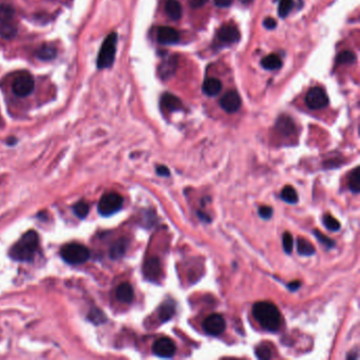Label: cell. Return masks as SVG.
Listing matches in <instances>:
<instances>
[{"label":"cell","mask_w":360,"mask_h":360,"mask_svg":"<svg viewBox=\"0 0 360 360\" xmlns=\"http://www.w3.org/2000/svg\"><path fill=\"white\" fill-rule=\"evenodd\" d=\"M322 221H323L324 226L331 231H337V230L340 229V226H341L340 222L336 218H334L333 216L329 215V213H328V215L323 216Z\"/></svg>","instance_id":"30"},{"label":"cell","mask_w":360,"mask_h":360,"mask_svg":"<svg viewBox=\"0 0 360 360\" xmlns=\"http://www.w3.org/2000/svg\"><path fill=\"white\" fill-rule=\"evenodd\" d=\"M144 275L146 279L152 282H158L160 277L162 276V267L159 258H153L148 259L144 264Z\"/></svg>","instance_id":"11"},{"label":"cell","mask_w":360,"mask_h":360,"mask_svg":"<svg viewBox=\"0 0 360 360\" xmlns=\"http://www.w3.org/2000/svg\"><path fill=\"white\" fill-rule=\"evenodd\" d=\"M203 330L211 336H219L225 331L226 323L223 317L219 314H211L203 321Z\"/></svg>","instance_id":"8"},{"label":"cell","mask_w":360,"mask_h":360,"mask_svg":"<svg viewBox=\"0 0 360 360\" xmlns=\"http://www.w3.org/2000/svg\"><path fill=\"white\" fill-rule=\"evenodd\" d=\"M178 59L176 56H171L161 64L159 67V74L163 80H169L177 71Z\"/></svg>","instance_id":"14"},{"label":"cell","mask_w":360,"mask_h":360,"mask_svg":"<svg viewBox=\"0 0 360 360\" xmlns=\"http://www.w3.org/2000/svg\"><path fill=\"white\" fill-rule=\"evenodd\" d=\"M253 316L261 327L269 332H277L281 327V313L271 302L259 301L253 306Z\"/></svg>","instance_id":"1"},{"label":"cell","mask_w":360,"mask_h":360,"mask_svg":"<svg viewBox=\"0 0 360 360\" xmlns=\"http://www.w3.org/2000/svg\"><path fill=\"white\" fill-rule=\"evenodd\" d=\"M222 91V83L215 77L207 79L203 84V92L208 96H216Z\"/></svg>","instance_id":"19"},{"label":"cell","mask_w":360,"mask_h":360,"mask_svg":"<svg viewBox=\"0 0 360 360\" xmlns=\"http://www.w3.org/2000/svg\"><path fill=\"white\" fill-rule=\"evenodd\" d=\"M218 38L224 44H235L240 39V32L235 25H223L218 31Z\"/></svg>","instance_id":"13"},{"label":"cell","mask_w":360,"mask_h":360,"mask_svg":"<svg viewBox=\"0 0 360 360\" xmlns=\"http://www.w3.org/2000/svg\"><path fill=\"white\" fill-rule=\"evenodd\" d=\"M272 212H273L272 208L270 206H262L259 208V215L264 220L270 219L272 216Z\"/></svg>","instance_id":"37"},{"label":"cell","mask_w":360,"mask_h":360,"mask_svg":"<svg viewBox=\"0 0 360 360\" xmlns=\"http://www.w3.org/2000/svg\"><path fill=\"white\" fill-rule=\"evenodd\" d=\"M128 245H129V241H128L127 239L122 238V239L117 240V241L112 245V247H111V250H110L111 258H112L113 260H117L119 258H122V257L126 254Z\"/></svg>","instance_id":"20"},{"label":"cell","mask_w":360,"mask_h":360,"mask_svg":"<svg viewBox=\"0 0 360 360\" xmlns=\"http://www.w3.org/2000/svg\"><path fill=\"white\" fill-rule=\"evenodd\" d=\"M62 258L69 264H83L90 258V251L87 247L79 244L71 243L65 245L61 251Z\"/></svg>","instance_id":"4"},{"label":"cell","mask_w":360,"mask_h":360,"mask_svg":"<svg viewBox=\"0 0 360 360\" xmlns=\"http://www.w3.org/2000/svg\"><path fill=\"white\" fill-rule=\"evenodd\" d=\"M105 318H106L105 315L102 314L100 311H98V310H93V311L91 312V314L89 315V319H90L92 322L95 323V324H99V323H101V322H104V321L106 320Z\"/></svg>","instance_id":"36"},{"label":"cell","mask_w":360,"mask_h":360,"mask_svg":"<svg viewBox=\"0 0 360 360\" xmlns=\"http://www.w3.org/2000/svg\"><path fill=\"white\" fill-rule=\"evenodd\" d=\"M115 296L119 302L131 303L134 299V291L132 286L128 282H124V283L117 286Z\"/></svg>","instance_id":"15"},{"label":"cell","mask_w":360,"mask_h":360,"mask_svg":"<svg viewBox=\"0 0 360 360\" xmlns=\"http://www.w3.org/2000/svg\"><path fill=\"white\" fill-rule=\"evenodd\" d=\"M282 245H283V250L286 254H290L291 251H293V246H294V240L291 235L286 231V233L283 234V237H282Z\"/></svg>","instance_id":"34"},{"label":"cell","mask_w":360,"mask_h":360,"mask_svg":"<svg viewBox=\"0 0 360 360\" xmlns=\"http://www.w3.org/2000/svg\"><path fill=\"white\" fill-rule=\"evenodd\" d=\"M157 37L162 45H176L180 40V34L176 29L163 25L158 29Z\"/></svg>","instance_id":"12"},{"label":"cell","mask_w":360,"mask_h":360,"mask_svg":"<svg viewBox=\"0 0 360 360\" xmlns=\"http://www.w3.org/2000/svg\"><path fill=\"white\" fill-rule=\"evenodd\" d=\"M241 98L236 91H228L220 99L221 108L227 113H235L241 108Z\"/></svg>","instance_id":"10"},{"label":"cell","mask_w":360,"mask_h":360,"mask_svg":"<svg viewBox=\"0 0 360 360\" xmlns=\"http://www.w3.org/2000/svg\"><path fill=\"white\" fill-rule=\"evenodd\" d=\"M300 286H301V283H300V282L299 281H295V282H290V283L288 284V288L290 289V290H293V291H295V290H297Z\"/></svg>","instance_id":"42"},{"label":"cell","mask_w":360,"mask_h":360,"mask_svg":"<svg viewBox=\"0 0 360 360\" xmlns=\"http://www.w3.org/2000/svg\"><path fill=\"white\" fill-rule=\"evenodd\" d=\"M305 102L310 109L319 110L329 105V97L322 88L313 87L306 93Z\"/></svg>","instance_id":"6"},{"label":"cell","mask_w":360,"mask_h":360,"mask_svg":"<svg viewBox=\"0 0 360 360\" xmlns=\"http://www.w3.org/2000/svg\"><path fill=\"white\" fill-rule=\"evenodd\" d=\"M213 2L219 7H228L233 3V0H213Z\"/></svg>","instance_id":"41"},{"label":"cell","mask_w":360,"mask_h":360,"mask_svg":"<svg viewBox=\"0 0 360 360\" xmlns=\"http://www.w3.org/2000/svg\"><path fill=\"white\" fill-rule=\"evenodd\" d=\"M349 188L350 190L358 193L360 190V174H359V167H356L352 173L350 174L349 177Z\"/></svg>","instance_id":"26"},{"label":"cell","mask_w":360,"mask_h":360,"mask_svg":"<svg viewBox=\"0 0 360 360\" xmlns=\"http://www.w3.org/2000/svg\"><path fill=\"white\" fill-rule=\"evenodd\" d=\"M123 196L116 192H109L101 196L98 203V212L102 217H110L114 215L123 206Z\"/></svg>","instance_id":"5"},{"label":"cell","mask_w":360,"mask_h":360,"mask_svg":"<svg viewBox=\"0 0 360 360\" xmlns=\"http://www.w3.org/2000/svg\"><path fill=\"white\" fill-rule=\"evenodd\" d=\"M294 1L293 0H281L279 3V15L282 18H285V17L293 10Z\"/></svg>","instance_id":"31"},{"label":"cell","mask_w":360,"mask_h":360,"mask_svg":"<svg viewBox=\"0 0 360 360\" xmlns=\"http://www.w3.org/2000/svg\"><path fill=\"white\" fill-rule=\"evenodd\" d=\"M15 14L14 8L7 4L0 5V22H11Z\"/></svg>","instance_id":"28"},{"label":"cell","mask_w":360,"mask_h":360,"mask_svg":"<svg viewBox=\"0 0 360 360\" xmlns=\"http://www.w3.org/2000/svg\"><path fill=\"white\" fill-rule=\"evenodd\" d=\"M17 33V29L11 22H3L0 24V36L5 39L13 38Z\"/></svg>","instance_id":"27"},{"label":"cell","mask_w":360,"mask_h":360,"mask_svg":"<svg viewBox=\"0 0 360 360\" xmlns=\"http://www.w3.org/2000/svg\"><path fill=\"white\" fill-rule=\"evenodd\" d=\"M176 313V306L174 301H165L159 308V317L162 322L171 319Z\"/></svg>","instance_id":"22"},{"label":"cell","mask_w":360,"mask_h":360,"mask_svg":"<svg viewBox=\"0 0 360 360\" xmlns=\"http://www.w3.org/2000/svg\"><path fill=\"white\" fill-rule=\"evenodd\" d=\"M156 171H157L158 176H161V177H169L170 176V171L166 166L160 165V166L157 167Z\"/></svg>","instance_id":"40"},{"label":"cell","mask_w":360,"mask_h":360,"mask_svg":"<svg viewBox=\"0 0 360 360\" xmlns=\"http://www.w3.org/2000/svg\"><path fill=\"white\" fill-rule=\"evenodd\" d=\"M165 13L171 20H179L182 17V6L177 0H167L165 3Z\"/></svg>","instance_id":"18"},{"label":"cell","mask_w":360,"mask_h":360,"mask_svg":"<svg viewBox=\"0 0 360 360\" xmlns=\"http://www.w3.org/2000/svg\"><path fill=\"white\" fill-rule=\"evenodd\" d=\"M281 199L288 204H296L298 202V194L294 187L289 185L285 186L281 191Z\"/></svg>","instance_id":"25"},{"label":"cell","mask_w":360,"mask_h":360,"mask_svg":"<svg viewBox=\"0 0 360 360\" xmlns=\"http://www.w3.org/2000/svg\"><path fill=\"white\" fill-rule=\"evenodd\" d=\"M57 50L53 45H42L37 51L36 56L41 59V61H52L53 58L56 57Z\"/></svg>","instance_id":"21"},{"label":"cell","mask_w":360,"mask_h":360,"mask_svg":"<svg viewBox=\"0 0 360 360\" xmlns=\"http://www.w3.org/2000/svg\"><path fill=\"white\" fill-rule=\"evenodd\" d=\"M117 47V34L110 33L104 40L97 57L98 69H107L113 65Z\"/></svg>","instance_id":"3"},{"label":"cell","mask_w":360,"mask_h":360,"mask_svg":"<svg viewBox=\"0 0 360 360\" xmlns=\"http://www.w3.org/2000/svg\"><path fill=\"white\" fill-rule=\"evenodd\" d=\"M152 352L162 358H171L177 352V347L170 338L162 337L153 344Z\"/></svg>","instance_id":"9"},{"label":"cell","mask_w":360,"mask_h":360,"mask_svg":"<svg viewBox=\"0 0 360 360\" xmlns=\"http://www.w3.org/2000/svg\"><path fill=\"white\" fill-rule=\"evenodd\" d=\"M161 105L162 107L168 110V111H178L182 109V101L180 100L179 97L171 93H165L161 98Z\"/></svg>","instance_id":"17"},{"label":"cell","mask_w":360,"mask_h":360,"mask_svg":"<svg viewBox=\"0 0 360 360\" xmlns=\"http://www.w3.org/2000/svg\"><path fill=\"white\" fill-rule=\"evenodd\" d=\"M256 356L259 359H270L271 358V351L268 345H260L256 348Z\"/></svg>","instance_id":"33"},{"label":"cell","mask_w":360,"mask_h":360,"mask_svg":"<svg viewBox=\"0 0 360 360\" xmlns=\"http://www.w3.org/2000/svg\"><path fill=\"white\" fill-rule=\"evenodd\" d=\"M39 246V237L36 231L25 233L11 248L10 256L16 261H32Z\"/></svg>","instance_id":"2"},{"label":"cell","mask_w":360,"mask_h":360,"mask_svg":"<svg viewBox=\"0 0 360 360\" xmlns=\"http://www.w3.org/2000/svg\"><path fill=\"white\" fill-rule=\"evenodd\" d=\"M297 251L299 255L301 256H312L315 254V247L305 238L299 237L297 242Z\"/></svg>","instance_id":"24"},{"label":"cell","mask_w":360,"mask_h":360,"mask_svg":"<svg viewBox=\"0 0 360 360\" xmlns=\"http://www.w3.org/2000/svg\"><path fill=\"white\" fill-rule=\"evenodd\" d=\"M313 233H314L315 237H316L317 239H318V241H319L320 243H322L323 245L327 246L328 248H333L334 246H335V241H333V240L330 239L329 237L324 236V235L321 233V231L315 229V230L313 231Z\"/></svg>","instance_id":"35"},{"label":"cell","mask_w":360,"mask_h":360,"mask_svg":"<svg viewBox=\"0 0 360 360\" xmlns=\"http://www.w3.org/2000/svg\"><path fill=\"white\" fill-rule=\"evenodd\" d=\"M35 87L33 77L30 74L23 73L16 77L12 84V90L17 96L25 97L31 94Z\"/></svg>","instance_id":"7"},{"label":"cell","mask_w":360,"mask_h":360,"mask_svg":"<svg viewBox=\"0 0 360 360\" xmlns=\"http://www.w3.org/2000/svg\"><path fill=\"white\" fill-rule=\"evenodd\" d=\"M239 1L243 4H248V3H251L253 0H239Z\"/></svg>","instance_id":"43"},{"label":"cell","mask_w":360,"mask_h":360,"mask_svg":"<svg viewBox=\"0 0 360 360\" xmlns=\"http://www.w3.org/2000/svg\"><path fill=\"white\" fill-rule=\"evenodd\" d=\"M261 65L264 68V69L268 70H277L280 69L282 67V61L281 58L276 55V54H270L265 56L262 61H261Z\"/></svg>","instance_id":"23"},{"label":"cell","mask_w":360,"mask_h":360,"mask_svg":"<svg viewBox=\"0 0 360 360\" xmlns=\"http://www.w3.org/2000/svg\"><path fill=\"white\" fill-rule=\"evenodd\" d=\"M263 25H264V27L267 28V29H269V30H272V29L276 28L277 21H276L275 19H273V18H271V17H269V18H267V19L264 20Z\"/></svg>","instance_id":"38"},{"label":"cell","mask_w":360,"mask_h":360,"mask_svg":"<svg viewBox=\"0 0 360 360\" xmlns=\"http://www.w3.org/2000/svg\"><path fill=\"white\" fill-rule=\"evenodd\" d=\"M73 211L75 215L81 218V219H84L88 216L89 213V205L86 203V202H80L74 205L73 207Z\"/></svg>","instance_id":"32"},{"label":"cell","mask_w":360,"mask_h":360,"mask_svg":"<svg viewBox=\"0 0 360 360\" xmlns=\"http://www.w3.org/2000/svg\"><path fill=\"white\" fill-rule=\"evenodd\" d=\"M355 62H356V55L354 52H352V51H342L336 58V63L338 65L353 64Z\"/></svg>","instance_id":"29"},{"label":"cell","mask_w":360,"mask_h":360,"mask_svg":"<svg viewBox=\"0 0 360 360\" xmlns=\"http://www.w3.org/2000/svg\"><path fill=\"white\" fill-rule=\"evenodd\" d=\"M276 128L277 130L284 136H288L295 132L294 121L287 115H282L278 118Z\"/></svg>","instance_id":"16"},{"label":"cell","mask_w":360,"mask_h":360,"mask_svg":"<svg viewBox=\"0 0 360 360\" xmlns=\"http://www.w3.org/2000/svg\"><path fill=\"white\" fill-rule=\"evenodd\" d=\"M207 1H208V0H188L189 5L192 8H199V7L203 6L204 4H206Z\"/></svg>","instance_id":"39"}]
</instances>
